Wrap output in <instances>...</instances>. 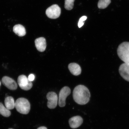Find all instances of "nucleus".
I'll list each match as a JSON object with an SVG mask.
<instances>
[{"label": "nucleus", "instance_id": "f257e3e1", "mask_svg": "<svg viewBox=\"0 0 129 129\" xmlns=\"http://www.w3.org/2000/svg\"><path fill=\"white\" fill-rule=\"evenodd\" d=\"M73 96L74 100L77 104L84 105L87 104L89 101L91 94L86 87L79 85L74 88Z\"/></svg>", "mask_w": 129, "mask_h": 129}, {"label": "nucleus", "instance_id": "f03ea898", "mask_svg": "<svg viewBox=\"0 0 129 129\" xmlns=\"http://www.w3.org/2000/svg\"><path fill=\"white\" fill-rule=\"evenodd\" d=\"M15 107L18 112L21 114H26L30 112V105L28 100L24 98H20L15 102Z\"/></svg>", "mask_w": 129, "mask_h": 129}, {"label": "nucleus", "instance_id": "7ed1b4c3", "mask_svg": "<svg viewBox=\"0 0 129 129\" xmlns=\"http://www.w3.org/2000/svg\"><path fill=\"white\" fill-rule=\"evenodd\" d=\"M119 58L125 63L129 64V42H124L121 43L117 49Z\"/></svg>", "mask_w": 129, "mask_h": 129}, {"label": "nucleus", "instance_id": "20e7f679", "mask_svg": "<svg viewBox=\"0 0 129 129\" xmlns=\"http://www.w3.org/2000/svg\"><path fill=\"white\" fill-rule=\"evenodd\" d=\"M17 82L20 87L25 91L30 90L33 86L31 82L24 75L19 76L18 78Z\"/></svg>", "mask_w": 129, "mask_h": 129}, {"label": "nucleus", "instance_id": "39448f33", "mask_svg": "<svg viewBox=\"0 0 129 129\" xmlns=\"http://www.w3.org/2000/svg\"><path fill=\"white\" fill-rule=\"evenodd\" d=\"M61 12L60 8L57 5L54 4L48 8L46 11V14L50 18L56 19L60 16Z\"/></svg>", "mask_w": 129, "mask_h": 129}, {"label": "nucleus", "instance_id": "423d86ee", "mask_svg": "<svg viewBox=\"0 0 129 129\" xmlns=\"http://www.w3.org/2000/svg\"><path fill=\"white\" fill-rule=\"evenodd\" d=\"M71 93L70 88L67 86H64L61 89L59 94V105L60 107H64L66 104V98Z\"/></svg>", "mask_w": 129, "mask_h": 129}, {"label": "nucleus", "instance_id": "0eeeda50", "mask_svg": "<svg viewBox=\"0 0 129 129\" xmlns=\"http://www.w3.org/2000/svg\"><path fill=\"white\" fill-rule=\"evenodd\" d=\"M48 100V107L50 109H54L57 106L58 98L57 94L54 92H50L46 95Z\"/></svg>", "mask_w": 129, "mask_h": 129}, {"label": "nucleus", "instance_id": "6e6552de", "mask_svg": "<svg viewBox=\"0 0 129 129\" xmlns=\"http://www.w3.org/2000/svg\"><path fill=\"white\" fill-rule=\"evenodd\" d=\"M2 82L3 84L10 90H14L17 89V83L15 80L10 77L4 76L3 77Z\"/></svg>", "mask_w": 129, "mask_h": 129}, {"label": "nucleus", "instance_id": "1a4fd4ad", "mask_svg": "<svg viewBox=\"0 0 129 129\" xmlns=\"http://www.w3.org/2000/svg\"><path fill=\"white\" fill-rule=\"evenodd\" d=\"M119 71L121 76L129 82V64L125 63L122 64L119 67Z\"/></svg>", "mask_w": 129, "mask_h": 129}, {"label": "nucleus", "instance_id": "9d476101", "mask_svg": "<svg viewBox=\"0 0 129 129\" xmlns=\"http://www.w3.org/2000/svg\"><path fill=\"white\" fill-rule=\"evenodd\" d=\"M83 122V119L79 116L73 117L69 119V123L71 128H76L80 126Z\"/></svg>", "mask_w": 129, "mask_h": 129}, {"label": "nucleus", "instance_id": "9b49d317", "mask_svg": "<svg viewBox=\"0 0 129 129\" xmlns=\"http://www.w3.org/2000/svg\"><path fill=\"white\" fill-rule=\"evenodd\" d=\"M35 46L38 51L43 52L46 50V40L43 37L37 38L35 40Z\"/></svg>", "mask_w": 129, "mask_h": 129}, {"label": "nucleus", "instance_id": "f8f14e48", "mask_svg": "<svg viewBox=\"0 0 129 129\" xmlns=\"http://www.w3.org/2000/svg\"><path fill=\"white\" fill-rule=\"evenodd\" d=\"M68 68L73 75L78 76L81 73V69L79 64L76 63H72L69 64Z\"/></svg>", "mask_w": 129, "mask_h": 129}, {"label": "nucleus", "instance_id": "ddd939ff", "mask_svg": "<svg viewBox=\"0 0 129 129\" xmlns=\"http://www.w3.org/2000/svg\"><path fill=\"white\" fill-rule=\"evenodd\" d=\"M13 31L16 35L20 37L24 36L26 34L25 27L20 24L14 26L13 28Z\"/></svg>", "mask_w": 129, "mask_h": 129}, {"label": "nucleus", "instance_id": "4468645a", "mask_svg": "<svg viewBox=\"0 0 129 129\" xmlns=\"http://www.w3.org/2000/svg\"><path fill=\"white\" fill-rule=\"evenodd\" d=\"M5 104L6 107L9 110L13 109L15 107V103L14 98L12 96H8L6 98Z\"/></svg>", "mask_w": 129, "mask_h": 129}, {"label": "nucleus", "instance_id": "2eb2a0df", "mask_svg": "<svg viewBox=\"0 0 129 129\" xmlns=\"http://www.w3.org/2000/svg\"><path fill=\"white\" fill-rule=\"evenodd\" d=\"M0 114L3 116L6 117H9L11 115L10 111L5 107L1 103H0Z\"/></svg>", "mask_w": 129, "mask_h": 129}, {"label": "nucleus", "instance_id": "dca6fc26", "mask_svg": "<svg viewBox=\"0 0 129 129\" xmlns=\"http://www.w3.org/2000/svg\"><path fill=\"white\" fill-rule=\"evenodd\" d=\"M111 2V0H99L98 7L100 9H105L110 4Z\"/></svg>", "mask_w": 129, "mask_h": 129}, {"label": "nucleus", "instance_id": "f3484780", "mask_svg": "<svg viewBox=\"0 0 129 129\" xmlns=\"http://www.w3.org/2000/svg\"><path fill=\"white\" fill-rule=\"evenodd\" d=\"M75 0H65L64 8L68 10H71L73 9L74 2Z\"/></svg>", "mask_w": 129, "mask_h": 129}, {"label": "nucleus", "instance_id": "a211bd4d", "mask_svg": "<svg viewBox=\"0 0 129 129\" xmlns=\"http://www.w3.org/2000/svg\"><path fill=\"white\" fill-rule=\"evenodd\" d=\"M86 16H83L81 17L79 21L78 26L79 28H80L83 25L84 23V21L86 20Z\"/></svg>", "mask_w": 129, "mask_h": 129}, {"label": "nucleus", "instance_id": "6ab92c4d", "mask_svg": "<svg viewBox=\"0 0 129 129\" xmlns=\"http://www.w3.org/2000/svg\"><path fill=\"white\" fill-rule=\"evenodd\" d=\"M35 78V75L33 74H30L29 75L28 79L30 81H32L34 80Z\"/></svg>", "mask_w": 129, "mask_h": 129}, {"label": "nucleus", "instance_id": "aec40b11", "mask_svg": "<svg viewBox=\"0 0 129 129\" xmlns=\"http://www.w3.org/2000/svg\"><path fill=\"white\" fill-rule=\"evenodd\" d=\"M37 129H47V128L45 126H41L39 127Z\"/></svg>", "mask_w": 129, "mask_h": 129}, {"label": "nucleus", "instance_id": "412c9836", "mask_svg": "<svg viewBox=\"0 0 129 129\" xmlns=\"http://www.w3.org/2000/svg\"><path fill=\"white\" fill-rule=\"evenodd\" d=\"M1 81H0V87H1Z\"/></svg>", "mask_w": 129, "mask_h": 129}, {"label": "nucleus", "instance_id": "4be33fe9", "mask_svg": "<svg viewBox=\"0 0 129 129\" xmlns=\"http://www.w3.org/2000/svg\"><path fill=\"white\" fill-rule=\"evenodd\" d=\"M13 129L12 128H10V129Z\"/></svg>", "mask_w": 129, "mask_h": 129}]
</instances>
